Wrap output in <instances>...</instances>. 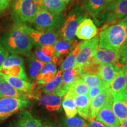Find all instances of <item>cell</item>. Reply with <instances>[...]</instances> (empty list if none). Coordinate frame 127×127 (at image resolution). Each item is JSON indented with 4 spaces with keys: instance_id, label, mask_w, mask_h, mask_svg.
Instances as JSON below:
<instances>
[{
    "instance_id": "1",
    "label": "cell",
    "mask_w": 127,
    "mask_h": 127,
    "mask_svg": "<svg viewBox=\"0 0 127 127\" xmlns=\"http://www.w3.org/2000/svg\"><path fill=\"white\" fill-rule=\"evenodd\" d=\"M127 44V16L110 25H105L99 34V47L107 50H122Z\"/></svg>"
},
{
    "instance_id": "2",
    "label": "cell",
    "mask_w": 127,
    "mask_h": 127,
    "mask_svg": "<svg viewBox=\"0 0 127 127\" xmlns=\"http://www.w3.org/2000/svg\"><path fill=\"white\" fill-rule=\"evenodd\" d=\"M1 40L5 48L13 54L27 55L34 45L20 24H15L4 33Z\"/></svg>"
},
{
    "instance_id": "3",
    "label": "cell",
    "mask_w": 127,
    "mask_h": 127,
    "mask_svg": "<svg viewBox=\"0 0 127 127\" xmlns=\"http://www.w3.org/2000/svg\"><path fill=\"white\" fill-rule=\"evenodd\" d=\"M39 9L37 0H14L11 17L15 24H31Z\"/></svg>"
},
{
    "instance_id": "4",
    "label": "cell",
    "mask_w": 127,
    "mask_h": 127,
    "mask_svg": "<svg viewBox=\"0 0 127 127\" xmlns=\"http://www.w3.org/2000/svg\"><path fill=\"white\" fill-rule=\"evenodd\" d=\"M127 16V0H113L94 18L98 25L113 23Z\"/></svg>"
},
{
    "instance_id": "5",
    "label": "cell",
    "mask_w": 127,
    "mask_h": 127,
    "mask_svg": "<svg viewBox=\"0 0 127 127\" xmlns=\"http://www.w3.org/2000/svg\"><path fill=\"white\" fill-rule=\"evenodd\" d=\"M83 7L77 5L64 20L60 29V34L64 40L72 41L75 39V33L79 24L86 17Z\"/></svg>"
},
{
    "instance_id": "6",
    "label": "cell",
    "mask_w": 127,
    "mask_h": 127,
    "mask_svg": "<svg viewBox=\"0 0 127 127\" xmlns=\"http://www.w3.org/2000/svg\"><path fill=\"white\" fill-rule=\"evenodd\" d=\"M63 13L55 14L39 7L31 24L39 31H55L61 27L63 21Z\"/></svg>"
},
{
    "instance_id": "7",
    "label": "cell",
    "mask_w": 127,
    "mask_h": 127,
    "mask_svg": "<svg viewBox=\"0 0 127 127\" xmlns=\"http://www.w3.org/2000/svg\"><path fill=\"white\" fill-rule=\"evenodd\" d=\"M99 35H96L93 39L86 40L79 43L80 50L77 57L74 68L79 75L82 74V69L91 58H93L98 48Z\"/></svg>"
},
{
    "instance_id": "8",
    "label": "cell",
    "mask_w": 127,
    "mask_h": 127,
    "mask_svg": "<svg viewBox=\"0 0 127 127\" xmlns=\"http://www.w3.org/2000/svg\"><path fill=\"white\" fill-rule=\"evenodd\" d=\"M23 27L34 45L36 46L52 45L57 42L58 35L55 31H39L27 24H22Z\"/></svg>"
},
{
    "instance_id": "9",
    "label": "cell",
    "mask_w": 127,
    "mask_h": 127,
    "mask_svg": "<svg viewBox=\"0 0 127 127\" xmlns=\"http://www.w3.org/2000/svg\"><path fill=\"white\" fill-rule=\"evenodd\" d=\"M30 101L17 98H0V120H5L12 114L23 111L29 105Z\"/></svg>"
},
{
    "instance_id": "10",
    "label": "cell",
    "mask_w": 127,
    "mask_h": 127,
    "mask_svg": "<svg viewBox=\"0 0 127 127\" xmlns=\"http://www.w3.org/2000/svg\"><path fill=\"white\" fill-rule=\"evenodd\" d=\"M112 99L111 95L95 117V120L101 122L107 127H119L120 123L114 114L112 108Z\"/></svg>"
},
{
    "instance_id": "11",
    "label": "cell",
    "mask_w": 127,
    "mask_h": 127,
    "mask_svg": "<svg viewBox=\"0 0 127 127\" xmlns=\"http://www.w3.org/2000/svg\"><path fill=\"white\" fill-rule=\"evenodd\" d=\"M112 96V108L120 123L127 120V91L123 93H110Z\"/></svg>"
},
{
    "instance_id": "12",
    "label": "cell",
    "mask_w": 127,
    "mask_h": 127,
    "mask_svg": "<svg viewBox=\"0 0 127 127\" xmlns=\"http://www.w3.org/2000/svg\"><path fill=\"white\" fill-rule=\"evenodd\" d=\"M97 33L98 28L93 21L90 18H86L79 24L75 36L80 39L89 40L94 38Z\"/></svg>"
},
{
    "instance_id": "13",
    "label": "cell",
    "mask_w": 127,
    "mask_h": 127,
    "mask_svg": "<svg viewBox=\"0 0 127 127\" xmlns=\"http://www.w3.org/2000/svg\"><path fill=\"white\" fill-rule=\"evenodd\" d=\"M121 50H107L98 48L94 57L95 61L102 64H114L122 67L119 63Z\"/></svg>"
},
{
    "instance_id": "14",
    "label": "cell",
    "mask_w": 127,
    "mask_h": 127,
    "mask_svg": "<svg viewBox=\"0 0 127 127\" xmlns=\"http://www.w3.org/2000/svg\"><path fill=\"white\" fill-rule=\"evenodd\" d=\"M110 95L108 88H106L104 91L91 100L90 106V120H95L98 112L107 102Z\"/></svg>"
},
{
    "instance_id": "15",
    "label": "cell",
    "mask_w": 127,
    "mask_h": 127,
    "mask_svg": "<svg viewBox=\"0 0 127 127\" xmlns=\"http://www.w3.org/2000/svg\"><path fill=\"white\" fill-rule=\"evenodd\" d=\"M39 104L45 108L50 112L59 111L61 107V98L57 95L51 94H45L41 95V93L37 96Z\"/></svg>"
},
{
    "instance_id": "16",
    "label": "cell",
    "mask_w": 127,
    "mask_h": 127,
    "mask_svg": "<svg viewBox=\"0 0 127 127\" xmlns=\"http://www.w3.org/2000/svg\"><path fill=\"white\" fill-rule=\"evenodd\" d=\"M9 127H42L41 121L35 118L28 111L21 112Z\"/></svg>"
},
{
    "instance_id": "17",
    "label": "cell",
    "mask_w": 127,
    "mask_h": 127,
    "mask_svg": "<svg viewBox=\"0 0 127 127\" xmlns=\"http://www.w3.org/2000/svg\"><path fill=\"white\" fill-rule=\"evenodd\" d=\"M0 77L2 78L4 81H5L16 90L23 92L26 94L31 93L36 86L35 84H31L24 79L11 77L1 73H0Z\"/></svg>"
},
{
    "instance_id": "18",
    "label": "cell",
    "mask_w": 127,
    "mask_h": 127,
    "mask_svg": "<svg viewBox=\"0 0 127 127\" xmlns=\"http://www.w3.org/2000/svg\"><path fill=\"white\" fill-rule=\"evenodd\" d=\"M122 67L116 65V75L108 90L110 93L119 94L127 91L126 80Z\"/></svg>"
},
{
    "instance_id": "19",
    "label": "cell",
    "mask_w": 127,
    "mask_h": 127,
    "mask_svg": "<svg viewBox=\"0 0 127 127\" xmlns=\"http://www.w3.org/2000/svg\"><path fill=\"white\" fill-rule=\"evenodd\" d=\"M74 98L77 106L78 113L84 119L90 121V106L91 99L86 95H75Z\"/></svg>"
},
{
    "instance_id": "20",
    "label": "cell",
    "mask_w": 127,
    "mask_h": 127,
    "mask_svg": "<svg viewBox=\"0 0 127 127\" xmlns=\"http://www.w3.org/2000/svg\"><path fill=\"white\" fill-rule=\"evenodd\" d=\"M5 97L17 98L27 100L26 94L16 90L0 77V98Z\"/></svg>"
},
{
    "instance_id": "21",
    "label": "cell",
    "mask_w": 127,
    "mask_h": 127,
    "mask_svg": "<svg viewBox=\"0 0 127 127\" xmlns=\"http://www.w3.org/2000/svg\"><path fill=\"white\" fill-rule=\"evenodd\" d=\"M83 7L86 11L95 18L107 5V0H82Z\"/></svg>"
},
{
    "instance_id": "22",
    "label": "cell",
    "mask_w": 127,
    "mask_h": 127,
    "mask_svg": "<svg viewBox=\"0 0 127 127\" xmlns=\"http://www.w3.org/2000/svg\"><path fill=\"white\" fill-rule=\"evenodd\" d=\"M78 44L77 41H68L65 40L57 41L54 44L55 55L59 58L64 57L70 53Z\"/></svg>"
},
{
    "instance_id": "23",
    "label": "cell",
    "mask_w": 127,
    "mask_h": 127,
    "mask_svg": "<svg viewBox=\"0 0 127 127\" xmlns=\"http://www.w3.org/2000/svg\"><path fill=\"white\" fill-rule=\"evenodd\" d=\"M28 57V67L29 80L31 81L36 80V77L44 66V64L42 62L39 61L35 57L33 54L30 52L27 55Z\"/></svg>"
},
{
    "instance_id": "24",
    "label": "cell",
    "mask_w": 127,
    "mask_h": 127,
    "mask_svg": "<svg viewBox=\"0 0 127 127\" xmlns=\"http://www.w3.org/2000/svg\"><path fill=\"white\" fill-rule=\"evenodd\" d=\"M39 7L52 13L60 14L64 10L66 4L60 0H37Z\"/></svg>"
},
{
    "instance_id": "25",
    "label": "cell",
    "mask_w": 127,
    "mask_h": 127,
    "mask_svg": "<svg viewBox=\"0 0 127 127\" xmlns=\"http://www.w3.org/2000/svg\"><path fill=\"white\" fill-rule=\"evenodd\" d=\"M116 75V65L114 64H103L99 73V77L107 88L115 78Z\"/></svg>"
},
{
    "instance_id": "26",
    "label": "cell",
    "mask_w": 127,
    "mask_h": 127,
    "mask_svg": "<svg viewBox=\"0 0 127 127\" xmlns=\"http://www.w3.org/2000/svg\"><path fill=\"white\" fill-rule=\"evenodd\" d=\"M74 95L70 92L67 91L64 96V99L62 102V106L67 118L75 117L78 113L77 106L74 101Z\"/></svg>"
},
{
    "instance_id": "27",
    "label": "cell",
    "mask_w": 127,
    "mask_h": 127,
    "mask_svg": "<svg viewBox=\"0 0 127 127\" xmlns=\"http://www.w3.org/2000/svg\"><path fill=\"white\" fill-rule=\"evenodd\" d=\"M89 87L79 77L74 82L69 85L68 91L70 92L74 95H86L88 93Z\"/></svg>"
},
{
    "instance_id": "28",
    "label": "cell",
    "mask_w": 127,
    "mask_h": 127,
    "mask_svg": "<svg viewBox=\"0 0 127 127\" xmlns=\"http://www.w3.org/2000/svg\"><path fill=\"white\" fill-rule=\"evenodd\" d=\"M62 84V71H59L57 72L54 78L51 81L44 85H39V88L41 91L45 94H53L55 91L59 88Z\"/></svg>"
},
{
    "instance_id": "29",
    "label": "cell",
    "mask_w": 127,
    "mask_h": 127,
    "mask_svg": "<svg viewBox=\"0 0 127 127\" xmlns=\"http://www.w3.org/2000/svg\"><path fill=\"white\" fill-rule=\"evenodd\" d=\"M0 73L11 77L18 78L25 81L28 80L24 65H15L1 69Z\"/></svg>"
},
{
    "instance_id": "30",
    "label": "cell",
    "mask_w": 127,
    "mask_h": 127,
    "mask_svg": "<svg viewBox=\"0 0 127 127\" xmlns=\"http://www.w3.org/2000/svg\"><path fill=\"white\" fill-rule=\"evenodd\" d=\"M79 50H80V46H79V43L77 45V47L68 54L65 60L62 63L61 66H60V71H64L74 67L75 64L76 58L78 55Z\"/></svg>"
},
{
    "instance_id": "31",
    "label": "cell",
    "mask_w": 127,
    "mask_h": 127,
    "mask_svg": "<svg viewBox=\"0 0 127 127\" xmlns=\"http://www.w3.org/2000/svg\"><path fill=\"white\" fill-rule=\"evenodd\" d=\"M102 64H103L102 63H98L95 61L94 58L93 57L83 66L82 69V74L85 73V74L99 75Z\"/></svg>"
},
{
    "instance_id": "32",
    "label": "cell",
    "mask_w": 127,
    "mask_h": 127,
    "mask_svg": "<svg viewBox=\"0 0 127 127\" xmlns=\"http://www.w3.org/2000/svg\"><path fill=\"white\" fill-rule=\"evenodd\" d=\"M79 77H80L84 81V82H85L88 87H105V85L104 82L102 81V80L101 79L99 75L83 73V74H81V75H79ZM106 88H107V87H106Z\"/></svg>"
},
{
    "instance_id": "33",
    "label": "cell",
    "mask_w": 127,
    "mask_h": 127,
    "mask_svg": "<svg viewBox=\"0 0 127 127\" xmlns=\"http://www.w3.org/2000/svg\"><path fill=\"white\" fill-rule=\"evenodd\" d=\"M61 126L66 127H88V124L83 119L73 117L63 118L60 123Z\"/></svg>"
},
{
    "instance_id": "34",
    "label": "cell",
    "mask_w": 127,
    "mask_h": 127,
    "mask_svg": "<svg viewBox=\"0 0 127 127\" xmlns=\"http://www.w3.org/2000/svg\"><path fill=\"white\" fill-rule=\"evenodd\" d=\"M24 60L23 57L19 56L17 54H13L8 55L7 58L5 60L2 65L0 67V70L5 68H8L15 65H24Z\"/></svg>"
},
{
    "instance_id": "35",
    "label": "cell",
    "mask_w": 127,
    "mask_h": 127,
    "mask_svg": "<svg viewBox=\"0 0 127 127\" xmlns=\"http://www.w3.org/2000/svg\"><path fill=\"white\" fill-rule=\"evenodd\" d=\"M79 77L78 73L74 68L64 71L62 75V84L68 87Z\"/></svg>"
},
{
    "instance_id": "36",
    "label": "cell",
    "mask_w": 127,
    "mask_h": 127,
    "mask_svg": "<svg viewBox=\"0 0 127 127\" xmlns=\"http://www.w3.org/2000/svg\"><path fill=\"white\" fill-rule=\"evenodd\" d=\"M50 72H52L53 73H55V74H57V72L56 65H55V64L52 63V62L44 64V66H42L40 72H39L38 77H36V81L39 80L42 75H44L46 73Z\"/></svg>"
},
{
    "instance_id": "37",
    "label": "cell",
    "mask_w": 127,
    "mask_h": 127,
    "mask_svg": "<svg viewBox=\"0 0 127 127\" xmlns=\"http://www.w3.org/2000/svg\"><path fill=\"white\" fill-rule=\"evenodd\" d=\"M55 75H56V74L52 72L46 73V74H45L41 77V78L39 80L36 81L35 84L38 85H46V84L49 83V82L51 81L52 79L54 78Z\"/></svg>"
},
{
    "instance_id": "38",
    "label": "cell",
    "mask_w": 127,
    "mask_h": 127,
    "mask_svg": "<svg viewBox=\"0 0 127 127\" xmlns=\"http://www.w3.org/2000/svg\"><path fill=\"white\" fill-rule=\"evenodd\" d=\"M34 55L36 59L38 60L39 61L42 62V63H50V62H52V58L45 56L42 53L40 46H38V47L36 48L35 51V53Z\"/></svg>"
},
{
    "instance_id": "39",
    "label": "cell",
    "mask_w": 127,
    "mask_h": 127,
    "mask_svg": "<svg viewBox=\"0 0 127 127\" xmlns=\"http://www.w3.org/2000/svg\"><path fill=\"white\" fill-rule=\"evenodd\" d=\"M105 88V87L101 86H94L91 87L88 91V97L91 100L93 99L95 96H96L98 94L104 91V89Z\"/></svg>"
},
{
    "instance_id": "40",
    "label": "cell",
    "mask_w": 127,
    "mask_h": 127,
    "mask_svg": "<svg viewBox=\"0 0 127 127\" xmlns=\"http://www.w3.org/2000/svg\"><path fill=\"white\" fill-rule=\"evenodd\" d=\"M41 49L42 53L45 56L51 57V58H53L55 56V49L52 45L42 46V47H41Z\"/></svg>"
},
{
    "instance_id": "41",
    "label": "cell",
    "mask_w": 127,
    "mask_h": 127,
    "mask_svg": "<svg viewBox=\"0 0 127 127\" xmlns=\"http://www.w3.org/2000/svg\"><path fill=\"white\" fill-rule=\"evenodd\" d=\"M119 63L122 65H124L127 66V44L122 49Z\"/></svg>"
},
{
    "instance_id": "42",
    "label": "cell",
    "mask_w": 127,
    "mask_h": 127,
    "mask_svg": "<svg viewBox=\"0 0 127 127\" xmlns=\"http://www.w3.org/2000/svg\"><path fill=\"white\" fill-rule=\"evenodd\" d=\"M8 55L9 52L5 48V47L2 44L0 43V67Z\"/></svg>"
},
{
    "instance_id": "43",
    "label": "cell",
    "mask_w": 127,
    "mask_h": 127,
    "mask_svg": "<svg viewBox=\"0 0 127 127\" xmlns=\"http://www.w3.org/2000/svg\"><path fill=\"white\" fill-rule=\"evenodd\" d=\"M12 0H0V14L4 12L8 8Z\"/></svg>"
},
{
    "instance_id": "44",
    "label": "cell",
    "mask_w": 127,
    "mask_h": 127,
    "mask_svg": "<svg viewBox=\"0 0 127 127\" xmlns=\"http://www.w3.org/2000/svg\"><path fill=\"white\" fill-rule=\"evenodd\" d=\"M88 122V127H107L104 124L101 123V122L96 121L95 120H90Z\"/></svg>"
},
{
    "instance_id": "45",
    "label": "cell",
    "mask_w": 127,
    "mask_h": 127,
    "mask_svg": "<svg viewBox=\"0 0 127 127\" xmlns=\"http://www.w3.org/2000/svg\"><path fill=\"white\" fill-rule=\"evenodd\" d=\"M122 70L124 73V75L125 76V80H126V84H127V66L123 65L122 66Z\"/></svg>"
},
{
    "instance_id": "46",
    "label": "cell",
    "mask_w": 127,
    "mask_h": 127,
    "mask_svg": "<svg viewBox=\"0 0 127 127\" xmlns=\"http://www.w3.org/2000/svg\"><path fill=\"white\" fill-rule=\"evenodd\" d=\"M43 127H58L54 123H47L44 125Z\"/></svg>"
},
{
    "instance_id": "47",
    "label": "cell",
    "mask_w": 127,
    "mask_h": 127,
    "mask_svg": "<svg viewBox=\"0 0 127 127\" xmlns=\"http://www.w3.org/2000/svg\"><path fill=\"white\" fill-rule=\"evenodd\" d=\"M119 127H127V120L124 121L121 123H120Z\"/></svg>"
},
{
    "instance_id": "48",
    "label": "cell",
    "mask_w": 127,
    "mask_h": 127,
    "mask_svg": "<svg viewBox=\"0 0 127 127\" xmlns=\"http://www.w3.org/2000/svg\"><path fill=\"white\" fill-rule=\"evenodd\" d=\"M60 1H63V2H65V3H68V2H69L71 0H60Z\"/></svg>"
},
{
    "instance_id": "49",
    "label": "cell",
    "mask_w": 127,
    "mask_h": 127,
    "mask_svg": "<svg viewBox=\"0 0 127 127\" xmlns=\"http://www.w3.org/2000/svg\"><path fill=\"white\" fill-rule=\"evenodd\" d=\"M112 1H113V0H107V3H109Z\"/></svg>"
},
{
    "instance_id": "50",
    "label": "cell",
    "mask_w": 127,
    "mask_h": 127,
    "mask_svg": "<svg viewBox=\"0 0 127 127\" xmlns=\"http://www.w3.org/2000/svg\"><path fill=\"white\" fill-rule=\"evenodd\" d=\"M60 127H63V126H60Z\"/></svg>"
}]
</instances>
